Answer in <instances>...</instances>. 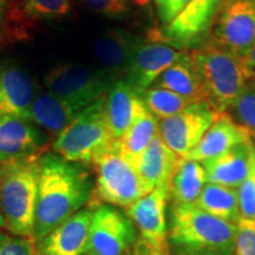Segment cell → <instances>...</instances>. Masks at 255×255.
I'll return each mask as SVG.
<instances>
[{
    "label": "cell",
    "mask_w": 255,
    "mask_h": 255,
    "mask_svg": "<svg viewBox=\"0 0 255 255\" xmlns=\"http://www.w3.org/2000/svg\"><path fill=\"white\" fill-rule=\"evenodd\" d=\"M95 182L84 164L55 152L39 156L33 238L37 242L90 203Z\"/></svg>",
    "instance_id": "cell-1"
},
{
    "label": "cell",
    "mask_w": 255,
    "mask_h": 255,
    "mask_svg": "<svg viewBox=\"0 0 255 255\" xmlns=\"http://www.w3.org/2000/svg\"><path fill=\"white\" fill-rule=\"evenodd\" d=\"M237 225L199 207L174 205L169 210L168 241L176 255H233Z\"/></svg>",
    "instance_id": "cell-2"
},
{
    "label": "cell",
    "mask_w": 255,
    "mask_h": 255,
    "mask_svg": "<svg viewBox=\"0 0 255 255\" xmlns=\"http://www.w3.org/2000/svg\"><path fill=\"white\" fill-rule=\"evenodd\" d=\"M187 53L202 83L206 104L213 113H226L251 79L244 58L208 39Z\"/></svg>",
    "instance_id": "cell-3"
},
{
    "label": "cell",
    "mask_w": 255,
    "mask_h": 255,
    "mask_svg": "<svg viewBox=\"0 0 255 255\" xmlns=\"http://www.w3.org/2000/svg\"><path fill=\"white\" fill-rule=\"evenodd\" d=\"M39 156L0 164V215L9 233L33 237Z\"/></svg>",
    "instance_id": "cell-4"
},
{
    "label": "cell",
    "mask_w": 255,
    "mask_h": 255,
    "mask_svg": "<svg viewBox=\"0 0 255 255\" xmlns=\"http://www.w3.org/2000/svg\"><path fill=\"white\" fill-rule=\"evenodd\" d=\"M116 139L105 116V97L97 101L69 124L53 142V152L70 162L92 164L98 156L114 148Z\"/></svg>",
    "instance_id": "cell-5"
},
{
    "label": "cell",
    "mask_w": 255,
    "mask_h": 255,
    "mask_svg": "<svg viewBox=\"0 0 255 255\" xmlns=\"http://www.w3.org/2000/svg\"><path fill=\"white\" fill-rule=\"evenodd\" d=\"M92 164L96 169V181L89 207L109 205L128 208L150 193L136 169L115 146L98 156Z\"/></svg>",
    "instance_id": "cell-6"
},
{
    "label": "cell",
    "mask_w": 255,
    "mask_h": 255,
    "mask_svg": "<svg viewBox=\"0 0 255 255\" xmlns=\"http://www.w3.org/2000/svg\"><path fill=\"white\" fill-rule=\"evenodd\" d=\"M115 81L102 70L81 64H60L44 77L46 90L79 110L87 109L109 92Z\"/></svg>",
    "instance_id": "cell-7"
},
{
    "label": "cell",
    "mask_w": 255,
    "mask_h": 255,
    "mask_svg": "<svg viewBox=\"0 0 255 255\" xmlns=\"http://www.w3.org/2000/svg\"><path fill=\"white\" fill-rule=\"evenodd\" d=\"M206 39L244 58L255 43V0H222Z\"/></svg>",
    "instance_id": "cell-8"
},
{
    "label": "cell",
    "mask_w": 255,
    "mask_h": 255,
    "mask_svg": "<svg viewBox=\"0 0 255 255\" xmlns=\"http://www.w3.org/2000/svg\"><path fill=\"white\" fill-rule=\"evenodd\" d=\"M137 240L135 225L122 210L109 205L94 209L88 255H128Z\"/></svg>",
    "instance_id": "cell-9"
},
{
    "label": "cell",
    "mask_w": 255,
    "mask_h": 255,
    "mask_svg": "<svg viewBox=\"0 0 255 255\" xmlns=\"http://www.w3.org/2000/svg\"><path fill=\"white\" fill-rule=\"evenodd\" d=\"M222 0H191L189 5L163 28H151V39L161 40L177 49L190 50L206 39Z\"/></svg>",
    "instance_id": "cell-10"
},
{
    "label": "cell",
    "mask_w": 255,
    "mask_h": 255,
    "mask_svg": "<svg viewBox=\"0 0 255 255\" xmlns=\"http://www.w3.org/2000/svg\"><path fill=\"white\" fill-rule=\"evenodd\" d=\"M168 184L155 188L126 208L142 244L150 250L170 254L168 241Z\"/></svg>",
    "instance_id": "cell-11"
},
{
    "label": "cell",
    "mask_w": 255,
    "mask_h": 255,
    "mask_svg": "<svg viewBox=\"0 0 255 255\" xmlns=\"http://www.w3.org/2000/svg\"><path fill=\"white\" fill-rule=\"evenodd\" d=\"M206 104H190L182 113L158 121V132L175 154L184 157L193 150L215 119Z\"/></svg>",
    "instance_id": "cell-12"
},
{
    "label": "cell",
    "mask_w": 255,
    "mask_h": 255,
    "mask_svg": "<svg viewBox=\"0 0 255 255\" xmlns=\"http://www.w3.org/2000/svg\"><path fill=\"white\" fill-rule=\"evenodd\" d=\"M188 50L177 49L161 40L144 39L133 53L124 81L143 94L165 70L186 55Z\"/></svg>",
    "instance_id": "cell-13"
},
{
    "label": "cell",
    "mask_w": 255,
    "mask_h": 255,
    "mask_svg": "<svg viewBox=\"0 0 255 255\" xmlns=\"http://www.w3.org/2000/svg\"><path fill=\"white\" fill-rule=\"evenodd\" d=\"M144 39L119 27L108 28L98 34L94 41V52L102 65V71L115 82L123 79L133 53Z\"/></svg>",
    "instance_id": "cell-14"
},
{
    "label": "cell",
    "mask_w": 255,
    "mask_h": 255,
    "mask_svg": "<svg viewBox=\"0 0 255 255\" xmlns=\"http://www.w3.org/2000/svg\"><path fill=\"white\" fill-rule=\"evenodd\" d=\"M45 145V135L30 121L0 116V164L39 156Z\"/></svg>",
    "instance_id": "cell-15"
},
{
    "label": "cell",
    "mask_w": 255,
    "mask_h": 255,
    "mask_svg": "<svg viewBox=\"0 0 255 255\" xmlns=\"http://www.w3.org/2000/svg\"><path fill=\"white\" fill-rule=\"evenodd\" d=\"M92 207L79 210L37 242L39 255H88Z\"/></svg>",
    "instance_id": "cell-16"
},
{
    "label": "cell",
    "mask_w": 255,
    "mask_h": 255,
    "mask_svg": "<svg viewBox=\"0 0 255 255\" xmlns=\"http://www.w3.org/2000/svg\"><path fill=\"white\" fill-rule=\"evenodd\" d=\"M255 163L253 139L235 145L231 150L202 162L208 183L238 189L250 175Z\"/></svg>",
    "instance_id": "cell-17"
},
{
    "label": "cell",
    "mask_w": 255,
    "mask_h": 255,
    "mask_svg": "<svg viewBox=\"0 0 255 255\" xmlns=\"http://www.w3.org/2000/svg\"><path fill=\"white\" fill-rule=\"evenodd\" d=\"M250 139H253L252 133L234 122L227 113L216 114L214 122L201 141L184 157L202 163Z\"/></svg>",
    "instance_id": "cell-18"
},
{
    "label": "cell",
    "mask_w": 255,
    "mask_h": 255,
    "mask_svg": "<svg viewBox=\"0 0 255 255\" xmlns=\"http://www.w3.org/2000/svg\"><path fill=\"white\" fill-rule=\"evenodd\" d=\"M37 92L26 71L14 65H0V116L26 120Z\"/></svg>",
    "instance_id": "cell-19"
},
{
    "label": "cell",
    "mask_w": 255,
    "mask_h": 255,
    "mask_svg": "<svg viewBox=\"0 0 255 255\" xmlns=\"http://www.w3.org/2000/svg\"><path fill=\"white\" fill-rule=\"evenodd\" d=\"M145 109L144 101L139 92L124 79L115 82L105 96V116L114 138L117 141Z\"/></svg>",
    "instance_id": "cell-20"
},
{
    "label": "cell",
    "mask_w": 255,
    "mask_h": 255,
    "mask_svg": "<svg viewBox=\"0 0 255 255\" xmlns=\"http://www.w3.org/2000/svg\"><path fill=\"white\" fill-rule=\"evenodd\" d=\"M82 111L47 90L38 91L26 120L44 131L58 136Z\"/></svg>",
    "instance_id": "cell-21"
},
{
    "label": "cell",
    "mask_w": 255,
    "mask_h": 255,
    "mask_svg": "<svg viewBox=\"0 0 255 255\" xmlns=\"http://www.w3.org/2000/svg\"><path fill=\"white\" fill-rule=\"evenodd\" d=\"M178 158L180 156L165 144L158 132L143 152L135 169L148 189L152 191L168 184Z\"/></svg>",
    "instance_id": "cell-22"
},
{
    "label": "cell",
    "mask_w": 255,
    "mask_h": 255,
    "mask_svg": "<svg viewBox=\"0 0 255 255\" xmlns=\"http://www.w3.org/2000/svg\"><path fill=\"white\" fill-rule=\"evenodd\" d=\"M187 52L182 58L165 70L151 87L173 91L189 104H206V95L202 83Z\"/></svg>",
    "instance_id": "cell-23"
},
{
    "label": "cell",
    "mask_w": 255,
    "mask_h": 255,
    "mask_svg": "<svg viewBox=\"0 0 255 255\" xmlns=\"http://www.w3.org/2000/svg\"><path fill=\"white\" fill-rule=\"evenodd\" d=\"M206 183V173L202 164L186 157H180L169 178V200H171L174 205L194 203Z\"/></svg>",
    "instance_id": "cell-24"
},
{
    "label": "cell",
    "mask_w": 255,
    "mask_h": 255,
    "mask_svg": "<svg viewBox=\"0 0 255 255\" xmlns=\"http://www.w3.org/2000/svg\"><path fill=\"white\" fill-rule=\"evenodd\" d=\"M158 133V120L148 109L143 110L131 126L116 141L115 148L119 154L136 168L139 158Z\"/></svg>",
    "instance_id": "cell-25"
},
{
    "label": "cell",
    "mask_w": 255,
    "mask_h": 255,
    "mask_svg": "<svg viewBox=\"0 0 255 255\" xmlns=\"http://www.w3.org/2000/svg\"><path fill=\"white\" fill-rule=\"evenodd\" d=\"M194 205L223 221L237 225L241 219L238 189L207 182Z\"/></svg>",
    "instance_id": "cell-26"
},
{
    "label": "cell",
    "mask_w": 255,
    "mask_h": 255,
    "mask_svg": "<svg viewBox=\"0 0 255 255\" xmlns=\"http://www.w3.org/2000/svg\"><path fill=\"white\" fill-rule=\"evenodd\" d=\"M143 101L150 113L156 119L165 120L182 113L189 103L181 96L163 88L150 87L143 94Z\"/></svg>",
    "instance_id": "cell-27"
},
{
    "label": "cell",
    "mask_w": 255,
    "mask_h": 255,
    "mask_svg": "<svg viewBox=\"0 0 255 255\" xmlns=\"http://www.w3.org/2000/svg\"><path fill=\"white\" fill-rule=\"evenodd\" d=\"M21 13L37 23L57 21L65 18L71 8L70 0H21Z\"/></svg>",
    "instance_id": "cell-28"
},
{
    "label": "cell",
    "mask_w": 255,
    "mask_h": 255,
    "mask_svg": "<svg viewBox=\"0 0 255 255\" xmlns=\"http://www.w3.org/2000/svg\"><path fill=\"white\" fill-rule=\"evenodd\" d=\"M232 120L252 133L255 137V79L251 78L246 83L237 100L233 102L226 111Z\"/></svg>",
    "instance_id": "cell-29"
},
{
    "label": "cell",
    "mask_w": 255,
    "mask_h": 255,
    "mask_svg": "<svg viewBox=\"0 0 255 255\" xmlns=\"http://www.w3.org/2000/svg\"><path fill=\"white\" fill-rule=\"evenodd\" d=\"M91 12L114 20H122L131 13L129 0H77Z\"/></svg>",
    "instance_id": "cell-30"
},
{
    "label": "cell",
    "mask_w": 255,
    "mask_h": 255,
    "mask_svg": "<svg viewBox=\"0 0 255 255\" xmlns=\"http://www.w3.org/2000/svg\"><path fill=\"white\" fill-rule=\"evenodd\" d=\"M0 255H39L36 239L0 232Z\"/></svg>",
    "instance_id": "cell-31"
},
{
    "label": "cell",
    "mask_w": 255,
    "mask_h": 255,
    "mask_svg": "<svg viewBox=\"0 0 255 255\" xmlns=\"http://www.w3.org/2000/svg\"><path fill=\"white\" fill-rule=\"evenodd\" d=\"M233 255H255V220L246 218L239 220Z\"/></svg>",
    "instance_id": "cell-32"
},
{
    "label": "cell",
    "mask_w": 255,
    "mask_h": 255,
    "mask_svg": "<svg viewBox=\"0 0 255 255\" xmlns=\"http://www.w3.org/2000/svg\"><path fill=\"white\" fill-rule=\"evenodd\" d=\"M241 218L255 220V163L246 180L238 188Z\"/></svg>",
    "instance_id": "cell-33"
},
{
    "label": "cell",
    "mask_w": 255,
    "mask_h": 255,
    "mask_svg": "<svg viewBox=\"0 0 255 255\" xmlns=\"http://www.w3.org/2000/svg\"><path fill=\"white\" fill-rule=\"evenodd\" d=\"M191 0H169L167 13H165V18L163 21V26L168 25L169 23L174 20L184 8L189 5Z\"/></svg>",
    "instance_id": "cell-34"
},
{
    "label": "cell",
    "mask_w": 255,
    "mask_h": 255,
    "mask_svg": "<svg viewBox=\"0 0 255 255\" xmlns=\"http://www.w3.org/2000/svg\"><path fill=\"white\" fill-rule=\"evenodd\" d=\"M244 60H245V63H246L248 71H250L251 78L255 79V43H254V45L252 46L250 52H248L247 55L244 57Z\"/></svg>",
    "instance_id": "cell-35"
},
{
    "label": "cell",
    "mask_w": 255,
    "mask_h": 255,
    "mask_svg": "<svg viewBox=\"0 0 255 255\" xmlns=\"http://www.w3.org/2000/svg\"><path fill=\"white\" fill-rule=\"evenodd\" d=\"M154 2L156 5V8H157L158 17H159V19H161L162 24H163L164 18H165V13H167L169 0H154Z\"/></svg>",
    "instance_id": "cell-36"
},
{
    "label": "cell",
    "mask_w": 255,
    "mask_h": 255,
    "mask_svg": "<svg viewBox=\"0 0 255 255\" xmlns=\"http://www.w3.org/2000/svg\"><path fill=\"white\" fill-rule=\"evenodd\" d=\"M131 1L139 9L151 13V0H131Z\"/></svg>",
    "instance_id": "cell-37"
},
{
    "label": "cell",
    "mask_w": 255,
    "mask_h": 255,
    "mask_svg": "<svg viewBox=\"0 0 255 255\" xmlns=\"http://www.w3.org/2000/svg\"><path fill=\"white\" fill-rule=\"evenodd\" d=\"M6 6L5 0H0V36H1L2 28H4V24H5V19H6Z\"/></svg>",
    "instance_id": "cell-38"
},
{
    "label": "cell",
    "mask_w": 255,
    "mask_h": 255,
    "mask_svg": "<svg viewBox=\"0 0 255 255\" xmlns=\"http://www.w3.org/2000/svg\"><path fill=\"white\" fill-rule=\"evenodd\" d=\"M128 255H144V251H143V246L141 241L137 240L135 246L131 248V251L128 253Z\"/></svg>",
    "instance_id": "cell-39"
},
{
    "label": "cell",
    "mask_w": 255,
    "mask_h": 255,
    "mask_svg": "<svg viewBox=\"0 0 255 255\" xmlns=\"http://www.w3.org/2000/svg\"><path fill=\"white\" fill-rule=\"evenodd\" d=\"M138 240H139V239H138ZM139 241H141V240H139ZM141 244H142V241H141ZM142 246H143V251H144V255H171V254H165V253H161V252L150 250V248L144 246L143 244H142Z\"/></svg>",
    "instance_id": "cell-40"
},
{
    "label": "cell",
    "mask_w": 255,
    "mask_h": 255,
    "mask_svg": "<svg viewBox=\"0 0 255 255\" xmlns=\"http://www.w3.org/2000/svg\"><path fill=\"white\" fill-rule=\"evenodd\" d=\"M0 227H1V228H5V222H4V220H2L1 215H0Z\"/></svg>",
    "instance_id": "cell-41"
},
{
    "label": "cell",
    "mask_w": 255,
    "mask_h": 255,
    "mask_svg": "<svg viewBox=\"0 0 255 255\" xmlns=\"http://www.w3.org/2000/svg\"><path fill=\"white\" fill-rule=\"evenodd\" d=\"M254 138H255V137H254Z\"/></svg>",
    "instance_id": "cell-42"
}]
</instances>
